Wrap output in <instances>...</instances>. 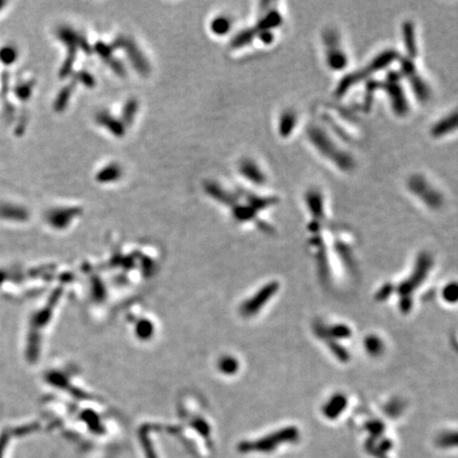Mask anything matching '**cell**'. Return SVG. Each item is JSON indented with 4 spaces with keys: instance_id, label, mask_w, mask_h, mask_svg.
<instances>
[{
    "instance_id": "obj_1",
    "label": "cell",
    "mask_w": 458,
    "mask_h": 458,
    "mask_svg": "<svg viewBox=\"0 0 458 458\" xmlns=\"http://www.w3.org/2000/svg\"><path fill=\"white\" fill-rule=\"evenodd\" d=\"M432 258L430 254L422 253L420 254L417 263L413 267L411 274L404 279L398 287H394L392 285V294L396 292L399 295V306H400L401 311L403 313H408L413 304V294L419 289L422 283H424L425 279L428 275V271L432 268Z\"/></svg>"
},
{
    "instance_id": "obj_16",
    "label": "cell",
    "mask_w": 458,
    "mask_h": 458,
    "mask_svg": "<svg viewBox=\"0 0 458 458\" xmlns=\"http://www.w3.org/2000/svg\"><path fill=\"white\" fill-rule=\"evenodd\" d=\"M16 95L20 98V99H25L27 98L29 95H30V87L28 85L26 86H20L18 90L16 91Z\"/></svg>"
},
{
    "instance_id": "obj_10",
    "label": "cell",
    "mask_w": 458,
    "mask_h": 458,
    "mask_svg": "<svg viewBox=\"0 0 458 458\" xmlns=\"http://www.w3.org/2000/svg\"><path fill=\"white\" fill-rule=\"evenodd\" d=\"M241 171L247 180L257 185H262L267 182V175L264 171L253 160H245L241 166Z\"/></svg>"
},
{
    "instance_id": "obj_13",
    "label": "cell",
    "mask_w": 458,
    "mask_h": 458,
    "mask_svg": "<svg viewBox=\"0 0 458 458\" xmlns=\"http://www.w3.org/2000/svg\"><path fill=\"white\" fill-rule=\"evenodd\" d=\"M17 57V52L15 48L12 46H5L0 49V61L6 65H10L15 62Z\"/></svg>"
},
{
    "instance_id": "obj_17",
    "label": "cell",
    "mask_w": 458,
    "mask_h": 458,
    "mask_svg": "<svg viewBox=\"0 0 458 458\" xmlns=\"http://www.w3.org/2000/svg\"><path fill=\"white\" fill-rule=\"evenodd\" d=\"M5 5H6V3H5V2H2V0H0V10H2V9L4 8Z\"/></svg>"
},
{
    "instance_id": "obj_9",
    "label": "cell",
    "mask_w": 458,
    "mask_h": 458,
    "mask_svg": "<svg viewBox=\"0 0 458 458\" xmlns=\"http://www.w3.org/2000/svg\"><path fill=\"white\" fill-rule=\"evenodd\" d=\"M456 129V113L449 114L442 118L441 120L437 121L431 128V135L434 138H440L451 134L453 130Z\"/></svg>"
},
{
    "instance_id": "obj_4",
    "label": "cell",
    "mask_w": 458,
    "mask_h": 458,
    "mask_svg": "<svg viewBox=\"0 0 458 458\" xmlns=\"http://www.w3.org/2000/svg\"><path fill=\"white\" fill-rule=\"evenodd\" d=\"M299 437V431L295 426H287L283 428L265 435L258 440H256L252 445L248 446V451L260 452V453H271L275 451L278 447H281L286 443L293 442L297 440Z\"/></svg>"
},
{
    "instance_id": "obj_11",
    "label": "cell",
    "mask_w": 458,
    "mask_h": 458,
    "mask_svg": "<svg viewBox=\"0 0 458 458\" xmlns=\"http://www.w3.org/2000/svg\"><path fill=\"white\" fill-rule=\"evenodd\" d=\"M364 347L366 351L373 357H378L384 349L383 341L377 335H369L364 341Z\"/></svg>"
},
{
    "instance_id": "obj_3",
    "label": "cell",
    "mask_w": 458,
    "mask_h": 458,
    "mask_svg": "<svg viewBox=\"0 0 458 458\" xmlns=\"http://www.w3.org/2000/svg\"><path fill=\"white\" fill-rule=\"evenodd\" d=\"M309 138L313 145L316 146V149L327 158L333 160L337 167H341L345 171H348L353 166L352 158L349 154H346V152L338 149L335 145L336 143L331 139V137L328 136L326 132L320 128V126H310Z\"/></svg>"
},
{
    "instance_id": "obj_12",
    "label": "cell",
    "mask_w": 458,
    "mask_h": 458,
    "mask_svg": "<svg viewBox=\"0 0 458 458\" xmlns=\"http://www.w3.org/2000/svg\"><path fill=\"white\" fill-rule=\"evenodd\" d=\"M296 124V115L290 111L281 116V121L279 123V129L281 136H286L293 130L294 125Z\"/></svg>"
},
{
    "instance_id": "obj_14",
    "label": "cell",
    "mask_w": 458,
    "mask_h": 458,
    "mask_svg": "<svg viewBox=\"0 0 458 458\" xmlns=\"http://www.w3.org/2000/svg\"><path fill=\"white\" fill-rule=\"evenodd\" d=\"M0 215L4 217H21L25 215V211L20 209L19 207L11 206V205H3L0 206Z\"/></svg>"
},
{
    "instance_id": "obj_2",
    "label": "cell",
    "mask_w": 458,
    "mask_h": 458,
    "mask_svg": "<svg viewBox=\"0 0 458 458\" xmlns=\"http://www.w3.org/2000/svg\"><path fill=\"white\" fill-rule=\"evenodd\" d=\"M315 332L319 338L327 341V346L333 352L338 361L347 362L350 359L349 352L339 343L343 339H349L352 335V330L346 323L324 324L322 321L315 323Z\"/></svg>"
},
{
    "instance_id": "obj_6",
    "label": "cell",
    "mask_w": 458,
    "mask_h": 458,
    "mask_svg": "<svg viewBox=\"0 0 458 458\" xmlns=\"http://www.w3.org/2000/svg\"><path fill=\"white\" fill-rule=\"evenodd\" d=\"M408 188L413 194L424 202L430 208H439L442 204V195L440 192L433 188V186L428 183L423 176L413 175L410 177L408 182Z\"/></svg>"
},
{
    "instance_id": "obj_8",
    "label": "cell",
    "mask_w": 458,
    "mask_h": 458,
    "mask_svg": "<svg viewBox=\"0 0 458 458\" xmlns=\"http://www.w3.org/2000/svg\"><path fill=\"white\" fill-rule=\"evenodd\" d=\"M348 405V399L344 394H335L329 398V400L324 403L322 412L324 417L329 419H336Z\"/></svg>"
},
{
    "instance_id": "obj_15",
    "label": "cell",
    "mask_w": 458,
    "mask_h": 458,
    "mask_svg": "<svg viewBox=\"0 0 458 458\" xmlns=\"http://www.w3.org/2000/svg\"><path fill=\"white\" fill-rule=\"evenodd\" d=\"M443 298L448 302H455L457 299V287L456 285H449L443 290Z\"/></svg>"
},
{
    "instance_id": "obj_7",
    "label": "cell",
    "mask_w": 458,
    "mask_h": 458,
    "mask_svg": "<svg viewBox=\"0 0 458 458\" xmlns=\"http://www.w3.org/2000/svg\"><path fill=\"white\" fill-rule=\"evenodd\" d=\"M326 34V58L330 69L339 70L347 65V54L338 41L337 35L333 31H328Z\"/></svg>"
},
{
    "instance_id": "obj_5",
    "label": "cell",
    "mask_w": 458,
    "mask_h": 458,
    "mask_svg": "<svg viewBox=\"0 0 458 458\" xmlns=\"http://www.w3.org/2000/svg\"><path fill=\"white\" fill-rule=\"evenodd\" d=\"M279 282L270 281L261 287L252 297L245 300L242 306V313L245 317H253L257 315L262 309L267 307L279 292Z\"/></svg>"
}]
</instances>
